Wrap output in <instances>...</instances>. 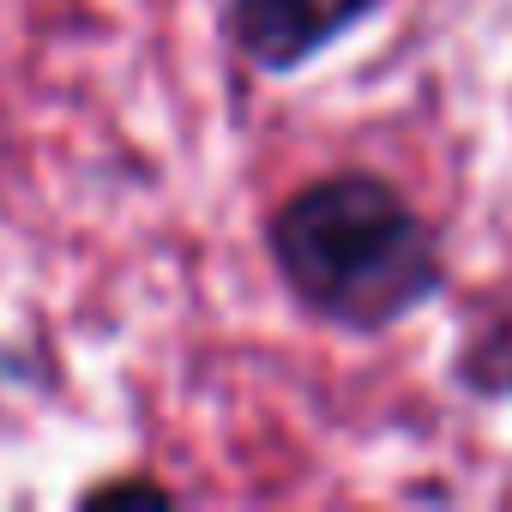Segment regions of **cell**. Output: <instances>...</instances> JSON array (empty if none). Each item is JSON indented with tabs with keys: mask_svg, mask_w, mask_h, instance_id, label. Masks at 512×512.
Listing matches in <instances>:
<instances>
[{
	"mask_svg": "<svg viewBox=\"0 0 512 512\" xmlns=\"http://www.w3.org/2000/svg\"><path fill=\"white\" fill-rule=\"evenodd\" d=\"M374 0H235V37L253 61L296 67L350 19H362Z\"/></svg>",
	"mask_w": 512,
	"mask_h": 512,
	"instance_id": "2",
	"label": "cell"
},
{
	"mask_svg": "<svg viewBox=\"0 0 512 512\" xmlns=\"http://www.w3.org/2000/svg\"><path fill=\"white\" fill-rule=\"evenodd\" d=\"M278 266L308 308L344 326H386L434 290L428 223L374 175H338L296 193L272 223Z\"/></svg>",
	"mask_w": 512,
	"mask_h": 512,
	"instance_id": "1",
	"label": "cell"
}]
</instances>
